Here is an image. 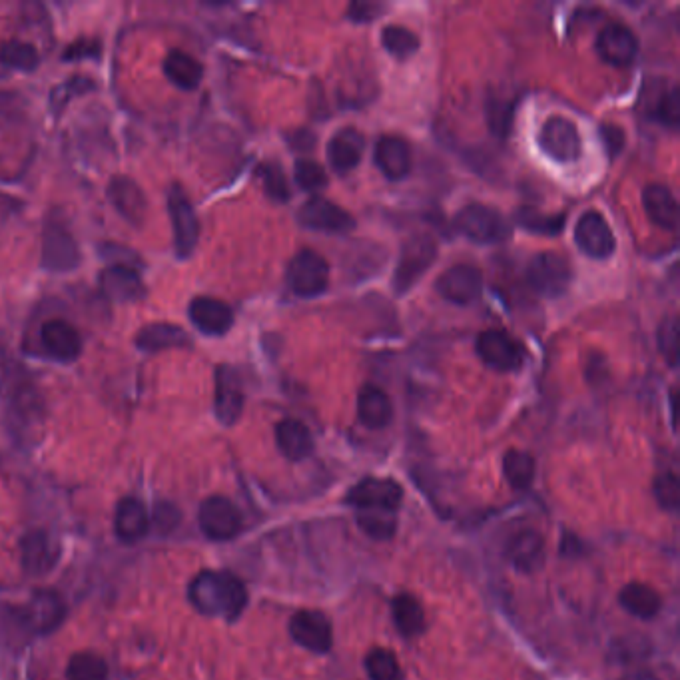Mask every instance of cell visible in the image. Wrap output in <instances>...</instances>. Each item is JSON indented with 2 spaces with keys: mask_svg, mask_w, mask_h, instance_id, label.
Returning <instances> with one entry per match:
<instances>
[{
  "mask_svg": "<svg viewBox=\"0 0 680 680\" xmlns=\"http://www.w3.org/2000/svg\"><path fill=\"white\" fill-rule=\"evenodd\" d=\"M190 601L202 615L236 621L248 605V591L232 573L202 571L190 583Z\"/></svg>",
  "mask_w": 680,
  "mask_h": 680,
  "instance_id": "cell-1",
  "label": "cell"
},
{
  "mask_svg": "<svg viewBox=\"0 0 680 680\" xmlns=\"http://www.w3.org/2000/svg\"><path fill=\"white\" fill-rule=\"evenodd\" d=\"M455 230L477 244H499L511 236V226L501 212L485 204H469L455 216Z\"/></svg>",
  "mask_w": 680,
  "mask_h": 680,
  "instance_id": "cell-2",
  "label": "cell"
},
{
  "mask_svg": "<svg viewBox=\"0 0 680 680\" xmlns=\"http://www.w3.org/2000/svg\"><path fill=\"white\" fill-rule=\"evenodd\" d=\"M527 282L543 298H561L571 288L573 268L561 254L543 252L531 260Z\"/></svg>",
  "mask_w": 680,
  "mask_h": 680,
  "instance_id": "cell-3",
  "label": "cell"
},
{
  "mask_svg": "<svg viewBox=\"0 0 680 680\" xmlns=\"http://www.w3.org/2000/svg\"><path fill=\"white\" fill-rule=\"evenodd\" d=\"M288 284L300 298H318L328 290L330 266L314 250H300L288 266Z\"/></svg>",
  "mask_w": 680,
  "mask_h": 680,
  "instance_id": "cell-4",
  "label": "cell"
},
{
  "mask_svg": "<svg viewBox=\"0 0 680 680\" xmlns=\"http://www.w3.org/2000/svg\"><path fill=\"white\" fill-rule=\"evenodd\" d=\"M403 499V489L393 479L367 477L359 481L347 495V503L359 513H387L395 515Z\"/></svg>",
  "mask_w": 680,
  "mask_h": 680,
  "instance_id": "cell-5",
  "label": "cell"
},
{
  "mask_svg": "<svg viewBox=\"0 0 680 680\" xmlns=\"http://www.w3.org/2000/svg\"><path fill=\"white\" fill-rule=\"evenodd\" d=\"M541 150L559 164H573L583 154V142L577 126L565 116H551L539 132Z\"/></svg>",
  "mask_w": 680,
  "mask_h": 680,
  "instance_id": "cell-6",
  "label": "cell"
},
{
  "mask_svg": "<svg viewBox=\"0 0 680 680\" xmlns=\"http://www.w3.org/2000/svg\"><path fill=\"white\" fill-rule=\"evenodd\" d=\"M168 210H170V220L174 228V242H176V252L180 258H188L200 238V224L198 216L194 212V206L186 198L184 190L180 186H172L168 192Z\"/></svg>",
  "mask_w": 680,
  "mask_h": 680,
  "instance_id": "cell-7",
  "label": "cell"
},
{
  "mask_svg": "<svg viewBox=\"0 0 680 680\" xmlns=\"http://www.w3.org/2000/svg\"><path fill=\"white\" fill-rule=\"evenodd\" d=\"M437 294L455 306H471L481 298L483 276L475 266L457 264L435 282Z\"/></svg>",
  "mask_w": 680,
  "mask_h": 680,
  "instance_id": "cell-8",
  "label": "cell"
},
{
  "mask_svg": "<svg viewBox=\"0 0 680 680\" xmlns=\"http://www.w3.org/2000/svg\"><path fill=\"white\" fill-rule=\"evenodd\" d=\"M66 617V605L54 591H36L28 603L18 611L20 623L38 635L52 633L62 625Z\"/></svg>",
  "mask_w": 680,
  "mask_h": 680,
  "instance_id": "cell-9",
  "label": "cell"
},
{
  "mask_svg": "<svg viewBox=\"0 0 680 680\" xmlns=\"http://www.w3.org/2000/svg\"><path fill=\"white\" fill-rule=\"evenodd\" d=\"M437 256V246L433 244L431 238L427 236H419L413 238L405 244L397 270H395V278H393V286L399 294L407 292L413 288V284L429 270V266L435 262Z\"/></svg>",
  "mask_w": 680,
  "mask_h": 680,
  "instance_id": "cell-10",
  "label": "cell"
},
{
  "mask_svg": "<svg viewBox=\"0 0 680 680\" xmlns=\"http://www.w3.org/2000/svg\"><path fill=\"white\" fill-rule=\"evenodd\" d=\"M42 264L50 272H70L80 264L78 246L66 224L50 220L44 228Z\"/></svg>",
  "mask_w": 680,
  "mask_h": 680,
  "instance_id": "cell-11",
  "label": "cell"
},
{
  "mask_svg": "<svg viewBox=\"0 0 680 680\" xmlns=\"http://www.w3.org/2000/svg\"><path fill=\"white\" fill-rule=\"evenodd\" d=\"M200 529L212 541L234 539L242 529V513L226 497H210L200 507Z\"/></svg>",
  "mask_w": 680,
  "mask_h": 680,
  "instance_id": "cell-12",
  "label": "cell"
},
{
  "mask_svg": "<svg viewBox=\"0 0 680 680\" xmlns=\"http://www.w3.org/2000/svg\"><path fill=\"white\" fill-rule=\"evenodd\" d=\"M575 242L579 250L593 260H607L615 254L617 248L611 226L599 212L593 210L579 218L575 226Z\"/></svg>",
  "mask_w": 680,
  "mask_h": 680,
  "instance_id": "cell-13",
  "label": "cell"
},
{
  "mask_svg": "<svg viewBox=\"0 0 680 680\" xmlns=\"http://www.w3.org/2000/svg\"><path fill=\"white\" fill-rule=\"evenodd\" d=\"M292 639L310 653L324 655L332 649V623L320 611H300L290 621Z\"/></svg>",
  "mask_w": 680,
  "mask_h": 680,
  "instance_id": "cell-14",
  "label": "cell"
},
{
  "mask_svg": "<svg viewBox=\"0 0 680 680\" xmlns=\"http://www.w3.org/2000/svg\"><path fill=\"white\" fill-rule=\"evenodd\" d=\"M477 355L485 365L497 371H515L523 365V347L507 332L489 330L483 332L475 343Z\"/></svg>",
  "mask_w": 680,
  "mask_h": 680,
  "instance_id": "cell-15",
  "label": "cell"
},
{
  "mask_svg": "<svg viewBox=\"0 0 680 680\" xmlns=\"http://www.w3.org/2000/svg\"><path fill=\"white\" fill-rule=\"evenodd\" d=\"M597 52L607 64L625 68L637 58L639 38L629 26L613 22L601 30L597 38Z\"/></svg>",
  "mask_w": 680,
  "mask_h": 680,
  "instance_id": "cell-16",
  "label": "cell"
},
{
  "mask_svg": "<svg viewBox=\"0 0 680 680\" xmlns=\"http://www.w3.org/2000/svg\"><path fill=\"white\" fill-rule=\"evenodd\" d=\"M298 220L302 226L318 232H328V234H345L355 228V220L340 208L338 204L326 200V198H312L308 200L300 214Z\"/></svg>",
  "mask_w": 680,
  "mask_h": 680,
  "instance_id": "cell-17",
  "label": "cell"
},
{
  "mask_svg": "<svg viewBox=\"0 0 680 680\" xmlns=\"http://www.w3.org/2000/svg\"><path fill=\"white\" fill-rule=\"evenodd\" d=\"M102 294L116 304L140 302L146 296L142 278L128 264H114L100 276Z\"/></svg>",
  "mask_w": 680,
  "mask_h": 680,
  "instance_id": "cell-18",
  "label": "cell"
},
{
  "mask_svg": "<svg viewBox=\"0 0 680 680\" xmlns=\"http://www.w3.org/2000/svg\"><path fill=\"white\" fill-rule=\"evenodd\" d=\"M190 322L206 336H224L234 326V312L228 304L214 298H194L188 310Z\"/></svg>",
  "mask_w": 680,
  "mask_h": 680,
  "instance_id": "cell-19",
  "label": "cell"
},
{
  "mask_svg": "<svg viewBox=\"0 0 680 680\" xmlns=\"http://www.w3.org/2000/svg\"><path fill=\"white\" fill-rule=\"evenodd\" d=\"M20 557L28 575H44L54 569L60 557V547L48 533L32 531L20 541Z\"/></svg>",
  "mask_w": 680,
  "mask_h": 680,
  "instance_id": "cell-20",
  "label": "cell"
},
{
  "mask_svg": "<svg viewBox=\"0 0 680 680\" xmlns=\"http://www.w3.org/2000/svg\"><path fill=\"white\" fill-rule=\"evenodd\" d=\"M244 409V391L238 373L230 365L216 371V415L224 425H234Z\"/></svg>",
  "mask_w": 680,
  "mask_h": 680,
  "instance_id": "cell-21",
  "label": "cell"
},
{
  "mask_svg": "<svg viewBox=\"0 0 680 680\" xmlns=\"http://www.w3.org/2000/svg\"><path fill=\"white\" fill-rule=\"evenodd\" d=\"M108 200L126 222L134 226L144 222L146 198L134 180L126 176H114L108 184Z\"/></svg>",
  "mask_w": 680,
  "mask_h": 680,
  "instance_id": "cell-22",
  "label": "cell"
},
{
  "mask_svg": "<svg viewBox=\"0 0 680 680\" xmlns=\"http://www.w3.org/2000/svg\"><path fill=\"white\" fill-rule=\"evenodd\" d=\"M375 166L389 180H403L411 170L409 144L399 136H383L375 144Z\"/></svg>",
  "mask_w": 680,
  "mask_h": 680,
  "instance_id": "cell-23",
  "label": "cell"
},
{
  "mask_svg": "<svg viewBox=\"0 0 680 680\" xmlns=\"http://www.w3.org/2000/svg\"><path fill=\"white\" fill-rule=\"evenodd\" d=\"M40 340L50 357L58 361H74L82 351L80 334L62 320H52L42 326Z\"/></svg>",
  "mask_w": 680,
  "mask_h": 680,
  "instance_id": "cell-24",
  "label": "cell"
},
{
  "mask_svg": "<svg viewBox=\"0 0 680 680\" xmlns=\"http://www.w3.org/2000/svg\"><path fill=\"white\" fill-rule=\"evenodd\" d=\"M357 417L369 429H383L393 419L389 395L375 385H363L357 395Z\"/></svg>",
  "mask_w": 680,
  "mask_h": 680,
  "instance_id": "cell-25",
  "label": "cell"
},
{
  "mask_svg": "<svg viewBox=\"0 0 680 680\" xmlns=\"http://www.w3.org/2000/svg\"><path fill=\"white\" fill-rule=\"evenodd\" d=\"M507 557L519 571H535L543 565L545 541L539 531L523 529L507 545Z\"/></svg>",
  "mask_w": 680,
  "mask_h": 680,
  "instance_id": "cell-26",
  "label": "cell"
},
{
  "mask_svg": "<svg viewBox=\"0 0 680 680\" xmlns=\"http://www.w3.org/2000/svg\"><path fill=\"white\" fill-rule=\"evenodd\" d=\"M643 204L653 224L663 230H677L679 226V204L673 192L663 184H651L643 192Z\"/></svg>",
  "mask_w": 680,
  "mask_h": 680,
  "instance_id": "cell-27",
  "label": "cell"
},
{
  "mask_svg": "<svg viewBox=\"0 0 680 680\" xmlns=\"http://www.w3.org/2000/svg\"><path fill=\"white\" fill-rule=\"evenodd\" d=\"M276 443L290 461H304L314 451L312 431L298 419H284L276 425Z\"/></svg>",
  "mask_w": 680,
  "mask_h": 680,
  "instance_id": "cell-28",
  "label": "cell"
},
{
  "mask_svg": "<svg viewBox=\"0 0 680 680\" xmlns=\"http://www.w3.org/2000/svg\"><path fill=\"white\" fill-rule=\"evenodd\" d=\"M150 527V519L146 513V507L134 499L126 497L118 503L116 515H114V529L116 535L126 541V543H136L140 541Z\"/></svg>",
  "mask_w": 680,
  "mask_h": 680,
  "instance_id": "cell-29",
  "label": "cell"
},
{
  "mask_svg": "<svg viewBox=\"0 0 680 680\" xmlns=\"http://www.w3.org/2000/svg\"><path fill=\"white\" fill-rule=\"evenodd\" d=\"M363 150V136L355 128H341L328 144V158L338 172H349L361 162Z\"/></svg>",
  "mask_w": 680,
  "mask_h": 680,
  "instance_id": "cell-30",
  "label": "cell"
},
{
  "mask_svg": "<svg viewBox=\"0 0 680 680\" xmlns=\"http://www.w3.org/2000/svg\"><path fill=\"white\" fill-rule=\"evenodd\" d=\"M164 74L174 86L182 90H194L202 82L204 68L194 56L182 50H172L164 60Z\"/></svg>",
  "mask_w": 680,
  "mask_h": 680,
  "instance_id": "cell-31",
  "label": "cell"
},
{
  "mask_svg": "<svg viewBox=\"0 0 680 680\" xmlns=\"http://www.w3.org/2000/svg\"><path fill=\"white\" fill-rule=\"evenodd\" d=\"M625 611H629L637 619H655L663 607L659 593L643 583H631L621 591L619 597Z\"/></svg>",
  "mask_w": 680,
  "mask_h": 680,
  "instance_id": "cell-32",
  "label": "cell"
},
{
  "mask_svg": "<svg viewBox=\"0 0 680 680\" xmlns=\"http://www.w3.org/2000/svg\"><path fill=\"white\" fill-rule=\"evenodd\" d=\"M136 345L142 351L156 353V351H164V349H172V347H186V345H190V340H188L186 332L178 326L150 324V326H146L138 332Z\"/></svg>",
  "mask_w": 680,
  "mask_h": 680,
  "instance_id": "cell-33",
  "label": "cell"
},
{
  "mask_svg": "<svg viewBox=\"0 0 680 680\" xmlns=\"http://www.w3.org/2000/svg\"><path fill=\"white\" fill-rule=\"evenodd\" d=\"M393 623L403 637H415L425 629V613L421 603L411 595H399L391 603Z\"/></svg>",
  "mask_w": 680,
  "mask_h": 680,
  "instance_id": "cell-34",
  "label": "cell"
},
{
  "mask_svg": "<svg viewBox=\"0 0 680 680\" xmlns=\"http://www.w3.org/2000/svg\"><path fill=\"white\" fill-rule=\"evenodd\" d=\"M381 44L391 56H395L399 60L411 58L419 50L417 34L411 32L409 28H405V26H399V24H389V26L383 28Z\"/></svg>",
  "mask_w": 680,
  "mask_h": 680,
  "instance_id": "cell-35",
  "label": "cell"
},
{
  "mask_svg": "<svg viewBox=\"0 0 680 680\" xmlns=\"http://www.w3.org/2000/svg\"><path fill=\"white\" fill-rule=\"evenodd\" d=\"M503 471L511 487L527 489L535 479V459L525 451L511 449L503 459Z\"/></svg>",
  "mask_w": 680,
  "mask_h": 680,
  "instance_id": "cell-36",
  "label": "cell"
},
{
  "mask_svg": "<svg viewBox=\"0 0 680 680\" xmlns=\"http://www.w3.org/2000/svg\"><path fill=\"white\" fill-rule=\"evenodd\" d=\"M0 62L22 72H32L38 66V52L28 42L6 40L0 42Z\"/></svg>",
  "mask_w": 680,
  "mask_h": 680,
  "instance_id": "cell-37",
  "label": "cell"
},
{
  "mask_svg": "<svg viewBox=\"0 0 680 680\" xmlns=\"http://www.w3.org/2000/svg\"><path fill=\"white\" fill-rule=\"evenodd\" d=\"M515 222L525 228L531 234H543V236H555L565 228V216H543L533 208H521L515 212Z\"/></svg>",
  "mask_w": 680,
  "mask_h": 680,
  "instance_id": "cell-38",
  "label": "cell"
},
{
  "mask_svg": "<svg viewBox=\"0 0 680 680\" xmlns=\"http://www.w3.org/2000/svg\"><path fill=\"white\" fill-rule=\"evenodd\" d=\"M66 680H108V665L94 653H78L68 663Z\"/></svg>",
  "mask_w": 680,
  "mask_h": 680,
  "instance_id": "cell-39",
  "label": "cell"
},
{
  "mask_svg": "<svg viewBox=\"0 0 680 680\" xmlns=\"http://www.w3.org/2000/svg\"><path fill=\"white\" fill-rule=\"evenodd\" d=\"M365 671L371 680H403L395 655L385 649H373L365 657Z\"/></svg>",
  "mask_w": 680,
  "mask_h": 680,
  "instance_id": "cell-40",
  "label": "cell"
},
{
  "mask_svg": "<svg viewBox=\"0 0 680 680\" xmlns=\"http://www.w3.org/2000/svg\"><path fill=\"white\" fill-rule=\"evenodd\" d=\"M294 174H296L298 186L308 192H320L328 186V174L324 166L314 160H298Z\"/></svg>",
  "mask_w": 680,
  "mask_h": 680,
  "instance_id": "cell-41",
  "label": "cell"
},
{
  "mask_svg": "<svg viewBox=\"0 0 680 680\" xmlns=\"http://www.w3.org/2000/svg\"><path fill=\"white\" fill-rule=\"evenodd\" d=\"M258 176H260L264 190L270 198H274L276 202H286L290 198V186H288L284 170H280V166L264 164V166H260Z\"/></svg>",
  "mask_w": 680,
  "mask_h": 680,
  "instance_id": "cell-42",
  "label": "cell"
},
{
  "mask_svg": "<svg viewBox=\"0 0 680 680\" xmlns=\"http://www.w3.org/2000/svg\"><path fill=\"white\" fill-rule=\"evenodd\" d=\"M359 527L373 539H389L395 533V515L359 513Z\"/></svg>",
  "mask_w": 680,
  "mask_h": 680,
  "instance_id": "cell-43",
  "label": "cell"
},
{
  "mask_svg": "<svg viewBox=\"0 0 680 680\" xmlns=\"http://www.w3.org/2000/svg\"><path fill=\"white\" fill-rule=\"evenodd\" d=\"M659 349L671 367L679 361V322L677 318H667L659 330Z\"/></svg>",
  "mask_w": 680,
  "mask_h": 680,
  "instance_id": "cell-44",
  "label": "cell"
},
{
  "mask_svg": "<svg viewBox=\"0 0 680 680\" xmlns=\"http://www.w3.org/2000/svg\"><path fill=\"white\" fill-rule=\"evenodd\" d=\"M655 495L667 511H677L680 503V481L675 473H665L655 481Z\"/></svg>",
  "mask_w": 680,
  "mask_h": 680,
  "instance_id": "cell-45",
  "label": "cell"
},
{
  "mask_svg": "<svg viewBox=\"0 0 680 680\" xmlns=\"http://www.w3.org/2000/svg\"><path fill=\"white\" fill-rule=\"evenodd\" d=\"M657 116L659 120L669 126V128H677L680 124V90L679 88H671L669 92L663 94V98L659 100L657 106Z\"/></svg>",
  "mask_w": 680,
  "mask_h": 680,
  "instance_id": "cell-46",
  "label": "cell"
},
{
  "mask_svg": "<svg viewBox=\"0 0 680 680\" xmlns=\"http://www.w3.org/2000/svg\"><path fill=\"white\" fill-rule=\"evenodd\" d=\"M511 116H513V112L507 104H491L489 112H487V120H489L491 130L499 136H505L509 132Z\"/></svg>",
  "mask_w": 680,
  "mask_h": 680,
  "instance_id": "cell-47",
  "label": "cell"
},
{
  "mask_svg": "<svg viewBox=\"0 0 680 680\" xmlns=\"http://www.w3.org/2000/svg\"><path fill=\"white\" fill-rule=\"evenodd\" d=\"M100 56V42L82 38L74 44H70L64 52V60H78V58H96Z\"/></svg>",
  "mask_w": 680,
  "mask_h": 680,
  "instance_id": "cell-48",
  "label": "cell"
},
{
  "mask_svg": "<svg viewBox=\"0 0 680 680\" xmlns=\"http://www.w3.org/2000/svg\"><path fill=\"white\" fill-rule=\"evenodd\" d=\"M385 6L377 4V2H351L349 4V10H347V16L353 20V22H371L373 18L379 16V12L383 10Z\"/></svg>",
  "mask_w": 680,
  "mask_h": 680,
  "instance_id": "cell-49",
  "label": "cell"
},
{
  "mask_svg": "<svg viewBox=\"0 0 680 680\" xmlns=\"http://www.w3.org/2000/svg\"><path fill=\"white\" fill-rule=\"evenodd\" d=\"M601 136L605 140V146L609 150V156L615 158L621 154V150L625 148V132L621 126H615V124H605L601 128Z\"/></svg>",
  "mask_w": 680,
  "mask_h": 680,
  "instance_id": "cell-50",
  "label": "cell"
},
{
  "mask_svg": "<svg viewBox=\"0 0 680 680\" xmlns=\"http://www.w3.org/2000/svg\"><path fill=\"white\" fill-rule=\"evenodd\" d=\"M178 511L172 507V505H158L156 507V517H154V523L158 529L162 531H170L176 523H178Z\"/></svg>",
  "mask_w": 680,
  "mask_h": 680,
  "instance_id": "cell-51",
  "label": "cell"
},
{
  "mask_svg": "<svg viewBox=\"0 0 680 680\" xmlns=\"http://www.w3.org/2000/svg\"><path fill=\"white\" fill-rule=\"evenodd\" d=\"M623 680H659L657 679V675H653L651 671H633V673H629L627 677Z\"/></svg>",
  "mask_w": 680,
  "mask_h": 680,
  "instance_id": "cell-52",
  "label": "cell"
}]
</instances>
